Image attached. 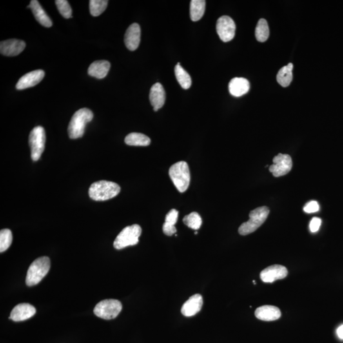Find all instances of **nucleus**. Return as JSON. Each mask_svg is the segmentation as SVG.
<instances>
[{
    "instance_id": "9d476101",
    "label": "nucleus",
    "mask_w": 343,
    "mask_h": 343,
    "mask_svg": "<svg viewBox=\"0 0 343 343\" xmlns=\"http://www.w3.org/2000/svg\"><path fill=\"white\" fill-rule=\"evenodd\" d=\"M273 164L269 167V172L274 177L287 174L293 168V160L289 155L280 153L273 159Z\"/></svg>"
},
{
    "instance_id": "423d86ee",
    "label": "nucleus",
    "mask_w": 343,
    "mask_h": 343,
    "mask_svg": "<svg viewBox=\"0 0 343 343\" xmlns=\"http://www.w3.org/2000/svg\"><path fill=\"white\" fill-rule=\"evenodd\" d=\"M141 233L142 229L139 225L133 224L132 226H127L116 238L113 246L118 250L129 246H135L139 242V238Z\"/></svg>"
},
{
    "instance_id": "f257e3e1",
    "label": "nucleus",
    "mask_w": 343,
    "mask_h": 343,
    "mask_svg": "<svg viewBox=\"0 0 343 343\" xmlns=\"http://www.w3.org/2000/svg\"><path fill=\"white\" fill-rule=\"evenodd\" d=\"M121 188L119 184L108 180H99L91 185L89 197L95 201H106L119 195Z\"/></svg>"
},
{
    "instance_id": "4468645a",
    "label": "nucleus",
    "mask_w": 343,
    "mask_h": 343,
    "mask_svg": "<svg viewBox=\"0 0 343 343\" xmlns=\"http://www.w3.org/2000/svg\"><path fill=\"white\" fill-rule=\"evenodd\" d=\"M44 77V72L43 70H39L31 71L22 77L16 84L17 90H24V89L32 87L39 84Z\"/></svg>"
},
{
    "instance_id": "5701e85b",
    "label": "nucleus",
    "mask_w": 343,
    "mask_h": 343,
    "mask_svg": "<svg viewBox=\"0 0 343 343\" xmlns=\"http://www.w3.org/2000/svg\"><path fill=\"white\" fill-rule=\"evenodd\" d=\"M293 64L289 63L287 66L283 67L278 71L277 80L278 83L280 86L287 87L291 84L292 80H293Z\"/></svg>"
},
{
    "instance_id": "c756f323",
    "label": "nucleus",
    "mask_w": 343,
    "mask_h": 343,
    "mask_svg": "<svg viewBox=\"0 0 343 343\" xmlns=\"http://www.w3.org/2000/svg\"><path fill=\"white\" fill-rule=\"evenodd\" d=\"M55 4L60 13L66 19L72 17V9L66 0H56Z\"/></svg>"
},
{
    "instance_id": "6e6552de",
    "label": "nucleus",
    "mask_w": 343,
    "mask_h": 343,
    "mask_svg": "<svg viewBox=\"0 0 343 343\" xmlns=\"http://www.w3.org/2000/svg\"><path fill=\"white\" fill-rule=\"evenodd\" d=\"M45 141V131L43 128L38 126L31 130L29 137V144L31 148V159L33 161H37L41 157L44 150Z\"/></svg>"
},
{
    "instance_id": "72a5a7b5",
    "label": "nucleus",
    "mask_w": 343,
    "mask_h": 343,
    "mask_svg": "<svg viewBox=\"0 0 343 343\" xmlns=\"http://www.w3.org/2000/svg\"><path fill=\"white\" fill-rule=\"evenodd\" d=\"M163 231L166 235L172 236L177 232V229H176L174 225L165 222L163 225Z\"/></svg>"
},
{
    "instance_id": "cd10ccee",
    "label": "nucleus",
    "mask_w": 343,
    "mask_h": 343,
    "mask_svg": "<svg viewBox=\"0 0 343 343\" xmlns=\"http://www.w3.org/2000/svg\"><path fill=\"white\" fill-rule=\"evenodd\" d=\"M183 222L189 228L197 230L202 226V219L197 213L194 212L185 216L183 218Z\"/></svg>"
},
{
    "instance_id": "bb28decb",
    "label": "nucleus",
    "mask_w": 343,
    "mask_h": 343,
    "mask_svg": "<svg viewBox=\"0 0 343 343\" xmlns=\"http://www.w3.org/2000/svg\"><path fill=\"white\" fill-rule=\"evenodd\" d=\"M108 3L107 0H90L89 4L91 15L93 17L99 16L105 11Z\"/></svg>"
},
{
    "instance_id": "f8f14e48",
    "label": "nucleus",
    "mask_w": 343,
    "mask_h": 343,
    "mask_svg": "<svg viewBox=\"0 0 343 343\" xmlns=\"http://www.w3.org/2000/svg\"><path fill=\"white\" fill-rule=\"evenodd\" d=\"M26 47V43L22 40L10 39L3 41L0 43V52L5 56H16L21 53Z\"/></svg>"
},
{
    "instance_id": "dca6fc26",
    "label": "nucleus",
    "mask_w": 343,
    "mask_h": 343,
    "mask_svg": "<svg viewBox=\"0 0 343 343\" xmlns=\"http://www.w3.org/2000/svg\"><path fill=\"white\" fill-rule=\"evenodd\" d=\"M203 298L199 294L189 298L181 308V313L185 317H190L197 315L202 308Z\"/></svg>"
},
{
    "instance_id": "c85d7f7f",
    "label": "nucleus",
    "mask_w": 343,
    "mask_h": 343,
    "mask_svg": "<svg viewBox=\"0 0 343 343\" xmlns=\"http://www.w3.org/2000/svg\"><path fill=\"white\" fill-rule=\"evenodd\" d=\"M12 233L10 229H1L0 231V253L7 250L12 244Z\"/></svg>"
},
{
    "instance_id": "9b49d317",
    "label": "nucleus",
    "mask_w": 343,
    "mask_h": 343,
    "mask_svg": "<svg viewBox=\"0 0 343 343\" xmlns=\"http://www.w3.org/2000/svg\"><path fill=\"white\" fill-rule=\"evenodd\" d=\"M288 275L286 267L275 264L264 269L260 274V279L265 283H273L276 280L285 278Z\"/></svg>"
},
{
    "instance_id": "aec40b11",
    "label": "nucleus",
    "mask_w": 343,
    "mask_h": 343,
    "mask_svg": "<svg viewBox=\"0 0 343 343\" xmlns=\"http://www.w3.org/2000/svg\"><path fill=\"white\" fill-rule=\"evenodd\" d=\"M28 7L31 9L36 19L42 26L46 27V28H50L52 26V21H51L50 17L44 12L43 8L37 0L31 1L30 4Z\"/></svg>"
},
{
    "instance_id": "20e7f679",
    "label": "nucleus",
    "mask_w": 343,
    "mask_h": 343,
    "mask_svg": "<svg viewBox=\"0 0 343 343\" xmlns=\"http://www.w3.org/2000/svg\"><path fill=\"white\" fill-rule=\"evenodd\" d=\"M169 175L175 188L180 193H184L190 184L191 175L188 164L180 161L173 164L169 169Z\"/></svg>"
},
{
    "instance_id": "393cba45",
    "label": "nucleus",
    "mask_w": 343,
    "mask_h": 343,
    "mask_svg": "<svg viewBox=\"0 0 343 343\" xmlns=\"http://www.w3.org/2000/svg\"><path fill=\"white\" fill-rule=\"evenodd\" d=\"M175 75L177 82L182 88L188 89L191 86V79L190 76L182 68L178 62L175 67Z\"/></svg>"
},
{
    "instance_id": "f3484780",
    "label": "nucleus",
    "mask_w": 343,
    "mask_h": 343,
    "mask_svg": "<svg viewBox=\"0 0 343 343\" xmlns=\"http://www.w3.org/2000/svg\"><path fill=\"white\" fill-rule=\"evenodd\" d=\"M255 316L262 321H274L281 317V311L277 307L271 305H264L256 309Z\"/></svg>"
},
{
    "instance_id": "f704fd0d",
    "label": "nucleus",
    "mask_w": 343,
    "mask_h": 343,
    "mask_svg": "<svg viewBox=\"0 0 343 343\" xmlns=\"http://www.w3.org/2000/svg\"><path fill=\"white\" fill-rule=\"evenodd\" d=\"M337 335L340 339L343 340V325L337 329Z\"/></svg>"
},
{
    "instance_id": "7c9ffc66",
    "label": "nucleus",
    "mask_w": 343,
    "mask_h": 343,
    "mask_svg": "<svg viewBox=\"0 0 343 343\" xmlns=\"http://www.w3.org/2000/svg\"><path fill=\"white\" fill-rule=\"evenodd\" d=\"M303 210L305 213L308 214L317 213L320 210L319 204L317 201L313 200V201L309 202L305 205Z\"/></svg>"
},
{
    "instance_id": "b1692460",
    "label": "nucleus",
    "mask_w": 343,
    "mask_h": 343,
    "mask_svg": "<svg viewBox=\"0 0 343 343\" xmlns=\"http://www.w3.org/2000/svg\"><path fill=\"white\" fill-rule=\"evenodd\" d=\"M206 1L204 0H192L190 3V17L193 21L201 19L206 10Z\"/></svg>"
},
{
    "instance_id": "a211bd4d",
    "label": "nucleus",
    "mask_w": 343,
    "mask_h": 343,
    "mask_svg": "<svg viewBox=\"0 0 343 343\" xmlns=\"http://www.w3.org/2000/svg\"><path fill=\"white\" fill-rule=\"evenodd\" d=\"M166 99V91L162 85L160 83L153 85L150 90V100L155 111H157L163 107Z\"/></svg>"
},
{
    "instance_id": "6ab92c4d",
    "label": "nucleus",
    "mask_w": 343,
    "mask_h": 343,
    "mask_svg": "<svg viewBox=\"0 0 343 343\" xmlns=\"http://www.w3.org/2000/svg\"><path fill=\"white\" fill-rule=\"evenodd\" d=\"M250 84L244 78H234L229 84V91L235 97H240L249 92Z\"/></svg>"
},
{
    "instance_id": "2eb2a0df",
    "label": "nucleus",
    "mask_w": 343,
    "mask_h": 343,
    "mask_svg": "<svg viewBox=\"0 0 343 343\" xmlns=\"http://www.w3.org/2000/svg\"><path fill=\"white\" fill-rule=\"evenodd\" d=\"M124 41L129 50H136L141 42V28L139 24L133 23L129 27L125 35Z\"/></svg>"
},
{
    "instance_id": "a878e982",
    "label": "nucleus",
    "mask_w": 343,
    "mask_h": 343,
    "mask_svg": "<svg viewBox=\"0 0 343 343\" xmlns=\"http://www.w3.org/2000/svg\"><path fill=\"white\" fill-rule=\"evenodd\" d=\"M255 35L258 42H264L268 40L269 30L268 22L264 19H260L256 26Z\"/></svg>"
},
{
    "instance_id": "ddd939ff",
    "label": "nucleus",
    "mask_w": 343,
    "mask_h": 343,
    "mask_svg": "<svg viewBox=\"0 0 343 343\" xmlns=\"http://www.w3.org/2000/svg\"><path fill=\"white\" fill-rule=\"evenodd\" d=\"M37 310L33 305L28 303L17 304L11 311L9 319L14 322L24 321L35 315Z\"/></svg>"
},
{
    "instance_id": "39448f33",
    "label": "nucleus",
    "mask_w": 343,
    "mask_h": 343,
    "mask_svg": "<svg viewBox=\"0 0 343 343\" xmlns=\"http://www.w3.org/2000/svg\"><path fill=\"white\" fill-rule=\"evenodd\" d=\"M269 214V209L266 206L258 207L255 210L252 211L249 214L250 219L240 226L238 228V233L241 235L245 236L255 232L264 223Z\"/></svg>"
},
{
    "instance_id": "f03ea898",
    "label": "nucleus",
    "mask_w": 343,
    "mask_h": 343,
    "mask_svg": "<svg viewBox=\"0 0 343 343\" xmlns=\"http://www.w3.org/2000/svg\"><path fill=\"white\" fill-rule=\"evenodd\" d=\"M93 115L87 108L80 109L73 115L68 126L69 136L72 139L83 136L86 125L92 121Z\"/></svg>"
},
{
    "instance_id": "1a4fd4ad",
    "label": "nucleus",
    "mask_w": 343,
    "mask_h": 343,
    "mask_svg": "<svg viewBox=\"0 0 343 343\" xmlns=\"http://www.w3.org/2000/svg\"><path fill=\"white\" fill-rule=\"evenodd\" d=\"M236 25L235 22L230 17H220L216 24V31L220 39L224 42L231 41L235 37Z\"/></svg>"
},
{
    "instance_id": "0eeeda50",
    "label": "nucleus",
    "mask_w": 343,
    "mask_h": 343,
    "mask_svg": "<svg viewBox=\"0 0 343 343\" xmlns=\"http://www.w3.org/2000/svg\"><path fill=\"white\" fill-rule=\"evenodd\" d=\"M122 304L117 300H105L96 304L93 313L97 317L104 320L114 319L121 312Z\"/></svg>"
},
{
    "instance_id": "7ed1b4c3",
    "label": "nucleus",
    "mask_w": 343,
    "mask_h": 343,
    "mask_svg": "<svg viewBox=\"0 0 343 343\" xmlns=\"http://www.w3.org/2000/svg\"><path fill=\"white\" fill-rule=\"evenodd\" d=\"M50 268V260L48 257L38 258L31 264L27 272L26 284L31 287L39 284L45 277Z\"/></svg>"
},
{
    "instance_id": "2f4dec72",
    "label": "nucleus",
    "mask_w": 343,
    "mask_h": 343,
    "mask_svg": "<svg viewBox=\"0 0 343 343\" xmlns=\"http://www.w3.org/2000/svg\"><path fill=\"white\" fill-rule=\"evenodd\" d=\"M178 215H179V212L176 211L175 209H172L166 215V222L175 226V224L177 223Z\"/></svg>"
},
{
    "instance_id": "473e14b6",
    "label": "nucleus",
    "mask_w": 343,
    "mask_h": 343,
    "mask_svg": "<svg viewBox=\"0 0 343 343\" xmlns=\"http://www.w3.org/2000/svg\"><path fill=\"white\" fill-rule=\"evenodd\" d=\"M321 224V219L318 217H313L311 220L310 224H309V229H310L311 232H317L319 230Z\"/></svg>"
},
{
    "instance_id": "412c9836",
    "label": "nucleus",
    "mask_w": 343,
    "mask_h": 343,
    "mask_svg": "<svg viewBox=\"0 0 343 343\" xmlns=\"http://www.w3.org/2000/svg\"><path fill=\"white\" fill-rule=\"evenodd\" d=\"M111 68L110 62L107 61H97L93 62L89 66L88 75L97 79H102L108 75Z\"/></svg>"
},
{
    "instance_id": "4be33fe9",
    "label": "nucleus",
    "mask_w": 343,
    "mask_h": 343,
    "mask_svg": "<svg viewBox=\"0 0 343 343\" xmlns=\"http://www.w3.org/2000/svg\"><path fill=\"white\" fill-rule=\"evenodd\" d=\"M125 142L129 146H148L151 143V139L143 133L133 132L127 135Z\"/></svg>"
}]
</instances>
